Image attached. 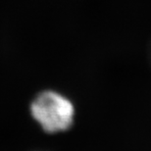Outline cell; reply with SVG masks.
I'll use <instances>...</instances> for the list:
<instances>
[{
  "mask_svg": "<svg viewBox=\"0 0 151 151\" xmlns=\"http://www.w3.org/2000/svg\"><path fill=\"white\" fill-rule=\"evenodd\" d=\"M31 113L45 132L54 134L71 128L75 108L65 96L52 90H45L32 102Z\"/></svg>",
  "mask_w": 151,
  "mask_h": 151,
  "instance_id": "obj_1",
  "label": "cell"
}]
</instances>
